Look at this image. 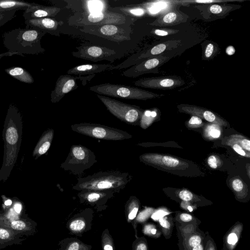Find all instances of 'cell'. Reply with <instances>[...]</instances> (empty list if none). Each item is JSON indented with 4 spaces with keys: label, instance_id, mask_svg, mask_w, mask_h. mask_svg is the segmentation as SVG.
<instances>
[{
    "label": "cell",
    "instance_id": "7",
    "mask_svg": "<svg viewBox=\"0 0 250 250\" xmlns=\"http://www.w3.org/2000/svg\"><path fill=\"white\" fill-rule=\"evenodd\" d=\"M107 110L122 122L132 125H140L144 111L139 106L124 103L109 97L96 94Z\"/></svg>",
    "mask_w": 250,
    "mask_h": 250
},
{
    "label": "cell",
    "instance_id": "12",
    "mask_svg": "<svg viewBox=\"0 0 250 250\" xmlns=\"http://www.w3.org/2000/svg\"><path fill=\"white\" fill-rule=\"evenodd\" d=\"M140 160L147 165L161 167L166 169L185 168L188 164L168 155L156 153H145L140 156Z\"/></svg>",
    "mask_w": 250,
    "mask_h": 250
},
{
    "label": "cell",
    "instance_id": "50",
    "mask_svg": "<svg viewBox=\"0 0 250 250\" xmlns=\"http://www.w3.org/2000/svg\"><path fill=\"white\" fill-rule=\"evenodd\" d=\"M192 250H203V248L201 245L199 244L193 247Z\"/></svg>",
    "mask_w": 250,
    "mask_h": 250
},
{
    "label": "cell",
    "instance_id": "44",
    "mask_svg": "<svg viewBox=\"0 0 250 250\" xmlns=\"http://www.w3.org/2000/svg\"><path fill=\"white\" fill-rule=\"evenodd\" d=\"M238 241V237L234 233H231L228 237V243L230 245H235Z\"/></svg>",
    "mask_w": 250,
    "mask_h": 250
},
{
    "label": "cell",
    "instance_id": "15",
    "mask_svg": "<svg viewBox=\"0 0 250 250\" xmlns=\"http://www.w3.org/2000/svg\"><path fill=\"white\" fill-rule=\"evenodd\" d=\"M25 23L32 29L59 36L60 28L63 24L62 21H58L52 18H42L26 20Z\"/></svg>",
    "mask_w": 250,
    "mask_h": 250
},
{
    "label": "cell",
    "instance_id": "37",
    "mask_svg": "<svg viewBox=\"0 0 250 250\" xmlns=\"http://www.w3.org/2000/svg\"><path fill=\"white\" fill-rule=\"evenodd\" d=\"M232 187L236 192L242 191L244 188L243 182L238 178H235L232 182Z\"/></svg>",
    "mask_w": 250,
    "mask_h": 250
},
{
    "label": "cell",
    "instance_id": "17",
    "mask_svg": "<svg viewBox=\"0 0 250 250\" xmlns=\"http://www.w3.org/2000/svg\"><path fill=\"white\" fill-rule=\"evenodd\" d=\"M179 110L181 112L188 113L193 116L204 118L206 121L215 123L221 125H226V123L212 112L205 108L196 105L181 104L178 105Z\"/></svg>",
    "mask_w": 250,
    "mask_h": 250
},
{
    "label": "cell",
    "instance_id": "27",
    "mask_svg": "<svg viewBox=\"0 0 250 250\" xmlns=\"http://www.w3.org/2000/svg\"><path fill=\"white\" fill-rule=\"evenodd\" d=\"M171 43H162L158 44L149 50L141 54L137 58L138 60L153 57L162 54Z\"/></svg>",
    "mask_w": 250,
    "mask_h": 250
},
{
    "label": "cell",
    "instance_id": "14",
    "mask_svg": "<svg viewBox=\"0 0 250 250\" xmlns=\"http://www.w3.org/2000/svg\"><path fill=\"white\" fill-rule=\"evenodd\" d=\"M88 32L99 35L108 39L116 41H122L128 39L125 31L122 28L114 24L87 26Z\"/></svg>",
    "mask_w": 250,
    "mask_h": 250
},
{
    "label": "cell",
    "instance_id": "48",
    "mask_svg": "<svg viewBox=\"0 0 250 250\" xmlns=\"http://www.w3.org/2000/svg\"><path fill=\"white\" fill-rule=\"evenodd\" d=\"M235 49L232 46H229L226 49V53L229 55H232L235 53Z\"/></svg>",
    "mask_w": 250,
    "mask_h": 250
},
{
    "label": "cell",
    "instance_id": "49",
    "mask_svg": "<svg viewBox=\"0 0 250 250\" xmlns=\"http://www.w3.org/2000/svg\"><path fill=\"white\" fill-rule=\"evenodd\" d=\"M136 250H147V248L145 244L141 243L137 246Z\"/></svg>",
    "mask_w": 250,
    "mask_h": 250
},
{
    "label": "cell",
    "instance_id": "22",
    "mask_svg": "<svg viewBox=\"0 0 250 250\" xmlns=\"http://www.w3.org/2000/svg\"><path fill=\"white\" fill-rule=\"evenodd\" d=\"M186 19L185 16L179 12L171 11L157 18L150 24L160 26H172L184 22Z\"/></svg>",
    "mask_w": 250,
    "mask_h": 250
},
{
    "label": "cell",
    "instance_id": "19",
    "mask_svg": "<svg viewBox=\"0 0 250 250\" xmlns=\"http://www.w3.org/2000/svg\"><path fill=\"white\" fill-rule=\"evenodd\" d=\"M60 7L46 6L38 4L26 8L23 15L25 20L51 18L55 17L60 11Z\"/></svg>",
    "mask_w": 250,
    "mask_h": 250
},
{
    "label": "cell",
    "instance_id": "33",
    "mask_svg": "<svg viewBox=\"0 0 250 250\" xmlns=\"http://www.w3.org/2000/svg\"><path fill=\"white\" fill-rule=\"evenodd\" d=\"M202 125V119L195 116H192L188 123V126L191 128L199 127Z\"/></svg>",
    "mask_w": 250,
    "mask_h": 250
},
{
    "label": "cell",
    "instance_id": "30",
    "mask_svg": "<svg viewBox=\"0 0 250 250\" xmlns=\"http://www.w3.org/2000/svg\"><path fill=\"white\" fill-rule=\"evenodd\" d=\"M233 8L230 6L221 5L217 4H213L209 7L210 12L213 14L221 15L227 14Z\"/></svg>",
    "mask_w": 250,
    "mask_h": 250
},
{
    "label": "cell",
    "instance_id": "2",
    "mask_svg": "<svg viewBox=\"0 0 250 250\" xmlns=\"http://www.w3.org/2000/svg\"><path fill=\"white\" fill-rule=\"evenodd\" d=\"M132 176L118 170L102 171L77 178L72 188L77 190H111L119 192L131 181Z\"/></svg>",
    "mask_w": 250,
    "mask_h": 250
},
{
    "label": "cell",
    "instance_id": "52",
    "mask_svg": "<svg viewBox=\"0 0 250 250\" xmlns=\"http://www.w3.org/2000/svg\"><path fill=\"white\" fill-rule=\"evenodd\" d=\"M20 54V53H17V52H9L8 53H4V54H0V57H2L3 56H4V55H12L13 54Z\"/></svg>",
    "mask_w": 250,
    "mask_h": 250
},
{
    "label": "cell",
    "instance_id": "39",
    "mask_svg": "<svg viewBox=\"0 0 250 250\" xmlns=\"http://www.w3.org/2000/svg\"><path fill=\"white\" fill-rule=\"evenodd\" d=\"M218 159L214 155L210 156L208 159L209 166L212 168H216L218 167Z\"/></svg>",
    "mask_w": 250,
    "mask_h": 250
},
{
    "label": "cell",
    "instance_id": "18",
    "mask_svg": "<svg viewBox=\"0 0 250 250\" xmlns=\"http://www.w3.org/2000/svg\"><path fill=\"white\" fill-rule=\"evenodd\" d=\"M0 226L26 236L33 235L37 231V223L29 217L6 223Z\"/></svg>",
    "mask_w": 250,
    "mask_h": 250
},
{
    "label": "cell",
    "instance_id": "40",
    "mask_svg": "<svg viewBox=\"0 0 250 250\" xmlns=\"http://www.w3.org/2000/svg\"><path fill=\"white\" fill-rule=\"evenodd\" d=\"M1 197L2 198L3 202L2 204V209H5L6 208H9L12 204V199L7 198L4 195H2Z\"/></svg>",
    "mask_w": 250,
    "mask_h": 250
},
{
    "label": "cell",
    "instance_id": "21",
    "mask_svg": "<svg viewBox=\"0 0 250 250\" xmlns=\"http://www.w3.org/2000/svg\"><path fill=\"white\" fill-rule=\"evenodd\" d=\"M54 136L53 129H48L42 134L36 144L32 156L35 160L45 154L49 149Z\"/></svg>",
    "mask_w": 250,
    "mask_h": 250
},
{
    "label": "cell",
    "instance_id": "3",
    "mask_svg": "<svg viewBox=\"0 0 250 250\" xmlns=\"http://www.w3.org/2000/svg\"><path fill=\"white\" fill-rule=\"evenodd\" d=\"M88 89L97 94L129 100H146L164 96L134 86L110 83L91 86Z\"/></svg>",
    "mask_w": 250,
    "mask_h": 250
},
{
    "label": "cell",
    "instance_id": "25",
    "mask_svg": "<svg viewBox=\"0 0 250 250\" xmlns=\"http://www.w3.org/2000/svg\"><path fill=\"white\" fill-rule=\"evenodd\" d=\"M9 75L19 81L28 83L34 82L31 75L24 69L20 67H10L5 70Z\"/></svg>",
    "mask_w": 250,
    "mask_h": 250
},
{
    "label": "cell",
    "instance_id": "53",
    "mask_svg": "<svg viewBox=\"0 0 250 250\" xmlns=\"http://www.w3.org/2000/svg\"><path fill=\"white\" fill-rule=\"evenodd\" d=\"M104 250H113V248L111 245H106L104 247Z\"/></svg>",
    "mask_w": 250,
    "mask_h": 250
},
{
    "label": "cell",
    "instance_id": "11",
    "mask_svg": "<svg viewBox=\"0 0 250 250\" xmlns=\"http://www.w3.org/2000/svg\"><path fill=\"white\" fill-rule=\"evenodd\" d=\"M126 21V17L122 14L108 12H92L84 15L80 23L88 25L123 24Z\"/></svg>",
    "mask_w": 250,
    "mask_h": 250
},
{
    "label": "cell",
    "instance_id": "4",
    "mask_svg": "<svg viewBox=\"0 0 250 250\" xmlns=\"http://www.w3.org/2000/svg\"><path fill=\"white\" fill-rule=\"evenodd\" d=\"M97 162L96 155L91 149L82 145H73L60 167L74 175H80Z\"/></svg>",
    "mask_w": 250,
    "mask_h": 250
},
{
    "label": "cell",
    "instance_id": "16",
    "mask_svg": "<svg viewBox=\"0 0 250 250\" xmlns=\"http://www.w3.org/2000/svg\"><path fill=\"white\" fill-rule=\"evenodd\" d=\"M12 199L13 203L9 208L0 210V226L6 223L28 217V214L25 213L23 203L16 197H13Z\"/></svg>",
    "mask_w": 250,
    "mask_h": 250
},
{
    "label": "cell",
    "instance_id": "54",
    "mask_svg": "<svg viewBox=\"0 0 250 250\" xmlns=\"http://www.w3.org/2000/svg\"><path fill=\"white\" fill-rule=\"evenodd\" d=\"M156 229H151V233L152 234H155L156 233Z\"/></svg>",
    "mask_w": 250,
    "mask_h": 250
},
{
    "label": "cell",
    "instance_id": "36",
    "mask_svg": "<svg viewBox=\"0 0 250 250\" xmlns=\"http://www.w3.org/2000/svg\"><path fill=\"white\" fill-rule=\"evenodd\" d=\"M177 32L178 30L170 29H155L153 31L154 33L156 35L159 36H166L171 34H174Z\"/></svg>",
    "mask_w": 250,
    "mask_h": 250
},
{
    "label": "cell",
    "instance_id": "24",
    "mask_svg": "<svg viewBox=\"0 0 250 250\" xmlns=\"http://www.w3.org/2000/svg\"><path fill=\"white\" fill-rule=\"evenodd\" d=\"M114 193L111 190H82L79 193L80 197L91 203H95L102 199L108 197Z\"/></svg>",
    "mask_w": 250,
    "mask_h": 250
},
{
    "label": "cell",
    "instance_id": "9",
    "mask_svg": "<svg viewBox=\"0 0 250 250\" xmlns=\"http://www.w3.org/2000/svg\"><path fill=\"white\" fill-rule=\"evenodd\" d=\"M170 57L167 54H161L149 58L135 64L124 71L122 75L130 78H136L143 74L158 72V68L167 62Z\"/></svg>",
    "mask_w": 250,
    "mask_h": 250
},
{
    "label": "cell",
    "instance_id": "10",
    "mask_svg": "<svg viewBox=\"0 0 250 250\" xmlns=\"http://www.w3.org/2000/svg\"><path fill=\"white\" fill-rule=\"evenodd\" d=\"M141 87L159 90H171L185 84L184 80L176 76L143 78L134 82Z\"/></svg>",
    "mask_w": 250,
    "mask_h": 250
},
{
    "label": "cell",
    "instance_id": "26",
    "mask_svg": "<svg viewBox=\"0 0 250 250\" xmlns=\"http://www.w3.org/2000/svg\"><path fill=\"white\" fill-rule=\"evenodd\" d=\"M36 3L13 0H0V12L13 9H24L31 7Z\"/></svg>",
    "mask_w": 250,
    "mask_h": 250
},
{
    "label": "cell",
    "instance_id": "5",
    "mask_svg": "<svg viewBox=\"0 0 250 250\" xmlns=\"http://www.w3.org/2000/svg\"><path fill=\"white\" fill-rule=\"evenodd\" d=\"M45 33L33 29H20L18 31L15 30L5 36V42L11 41L12 43L16 42L6 45L9 50L11 48L12 52H15L16 50V52L19 53V52H24L33 54L32 51H33L34 53L38 52L35 49V47L44 50L40 45V40Z\"/></svg>",
    "mask_w": 250,
    "mask_h": 250
},
{
    "label": "cell",
    "instance_id": "51",
    "mask_svg": "<svg viewBox=\"0 0 250 250\" xmlns=\"http://www.w3.org/2000/svg\"><path fill=\"white\" fill-rule=\"evenodd\" d=\"M8 246L6 244H5L4 242L0 240V250L5 248Z\"/></svg>",
    "mask_w": 250,
    "mask_h": 250
},
{
    "label": "cell",
    "instance_id": "28",
    "mask_svg": "<svg viewBox=\"0 0 250 250\" xmlns=\"http://www.w3.org/2000/svg\"><path fill=\"white\" fill-rule=\"evenodd\" d=\"M228 142L236 143L248 151L250 150V141L241 135L238 134L231 135Z\"/></svg>",
    "mask_w": 250,
    "mask_h": 250
},
{
    "label": "cell",
    "instance_id": "6",
    "mask_svg": "<svg viewBox=\"0 0 250 250\" xmlns=\"http://www.w3.org/2000/svg\"><path fill=\"white\" fill-rule=\"evenodd\" d=\"M71 128L74 132L98 139L121 141L132 137L125 131L96 123L75 124L71 125Z\"/></svg>",
    "mask_w": 250,
    "mask_h": 250
},
{
    "label": "cell",
    "instance_id": "29",
    "mask_svg": "<svg viewBox=\"0 0 250 250\" xmlns=\"http://www.w3.org/2000/svg\"><path fill=\"white\" fill-rule=\"evenodd\" d=\"M117 8L124 14L130 16H142L144 14L145 12V10L143 8L137 7H129L128 6H126L122 7H120Z\"/></svg>",
    "mask_w": 250,
    "mask_h": 250
},
{
    "label": "cell",
    "instance_id": "46",
    "mask_svg": "<svg viewBox=\"0 0 250 250\" xmlns=\"http://www.w3.org/2000/svg\"><path fill=\"white\" fill-rule=\"evenodd\" d=\"M160 224L164 228L168 229L170 224L168 221L164 218H161L159 219Z\"/></svg>",
    "mask_w": 250,
    "mask_h": 250
},
{
    "label": "cell",
    "instance_id": "20",
    "mask_svg": "<svg viewBox=\"0 0 250 250\" xmlns=\"http://www.w3.org/2000/svg\"><path fill=\"white\" fill-rule=\"evenodd\" d=\"M110 64H84L76 65L67 71V74L79 76L95 75L108 70L112 66Z\"/></svg>",
    "mask_w": 250,
    "mask_h": 250
},
{
    "label": "cell",
    "instance_id": "8",
    "mask_svg": "<svg viewBox=\"0 0 250 250\" xmlns=\"http://www.w3.org/2000/svg\"><path fill=\"white\" fill-rule=\"evenodd\" d=\"M77 51L73 52L74 57L97 62L103 60L113 62L117 59L116 52L104 46L93 44H83L76 47Z\"/></svg>",
    "mask_w": 250,
    "mask_h": 250
},
{
    "label": "cell",
    "instance_id": "23",
    "mask_svg": "<svg viewBox=\"0 0 250 250\" xmlns=\"http://www.w3.org/2000/svg\"><path fill=\"white\" fill-rule=\"evenodd\" d=\"M23 236L9 229L0 226V240L8 246L21 245L25 239Z\"/></svg>",
    "mask_w": 250,
    "mask_h": 250
},
{
    "label": "cell",
    "instance_id": "38",
    "mask_svg": "<svg viewBox=\"0 0 250 250\" xmlns=\"http://www.w3.org/2000/svg\"><path fill=\"white\" fill-rule=\"evenodd\" d=\"M179 197L183 201H189L193 198L192 193L188 190H183L179 194Z\"/></svg>",
    "mask_w": 250,
    "mask_h": 250
},
{
    "label": "cell",
    "instance_id": "41",
    "mask_svg": "<svg viewBox=\"0 0 250 250\" xmlns=\"http://www.w3.org/2000/svg\"><path fill=\"white\" fill-rule=\"evenodd\" d=\"M201 239L198 235H194L191 237L189 240V244L190 246L194 247L200 244Z\"/></svg>",
    "mask_w": 250,
    "mask_h": 250
},
{
    "label": "cell",
    "instance_id": "31",
    "mask_svg": "<svg viewBox=\"0 0 250 250\" xmlns=\"http://www.w3.org/2000/svg\"><path fill=\"white\" fill-rule=\"evenodd\" d=\"M207 128L205 131V134H206L208 137L210 138H218L221 135L220 130L216 125H213L207 126Z\"/></svg>",
    "mask_w": 250,
    "mask_h": 250
},
{
    "label": "cell",
    "instance_id": "13",
    "mask_svg": "<svg viewBox=\"0 0 250 250\" xmlns=\"http://www.w3.org/2000/svg\"><path fill=\"white\" fill-rule=\"evenodd\" d=\"M77 87L76 77L68 74L61 75L58 78L55 88L51 92V102H59L66 94L75 89Z\"/></svg>",
    "mask_w": 250,
    "mask_h": 250
},
{
    "label": "cell",
    "instance_id": "42",
    "mask_svg": "<svg viewBox=\"0 0 250 250\" xmlns=\"http://www.w3.org/2000/svg\"><path fill=\"white\" fill-rule=\"evenodd\" d=\"M168 214V212H166L164 210H158L154 212L151 216V218L155 220H159L160 218H163L164 216Z\"/></svg>",
    "mask_w": 250,
    "mask_h": 250
},
{
    "label": "cell",
    "instance_id": "35",
    "mask_svg": "<svg viewBox=\"0 0 250 250\" xmlns=\"http://www.w3.org/2000/svg\"><path fill=\"white\" fill-rule=\"evenodd\" d=\"M228 145L231 146L233 150L236 152L238 154L241 156L250 157L249 154H247L244 149L240 146L238 144L232 143V142H227Z\"/></svg>",
    "mask_w": 250,
    "mask_h": 250
},
{
    "label": "cell",
    "instance_id": "34",
    "mask_svg": "<svg viewBox=\"0 0 250 250\" xmlns=\"http://www.w3.org/2000/svg\"><path fill=\"white\" fill-rule=\"evenodd\" d=\"M85 226L84 222L82 220H76L73 221L70 225L71 230L78 231L82 230Z\"/></svg>",
    "mask_w": 250,
    "mask_h": 250
},
{
    "label": "cell",
    "instance_id": "32",
    "mask_svg": "<svg viewBox=\"0 0 250 250\" xmlns=\"http://www.w3.org/2000/svg\"><path fill=\"white\" fill-rule=\"evenodd\" d=\"M217 50L215 44L209 43L205 48L204 52V59H212V58L215 56Z\"/></svg>",
    "mask_w": 250,
    "mask_h": 250
},
{
    "label": "cell",
    "instance_id": "1",
    "mask_svg": "<svg viewBox=\"0 0 250 250\" xmlns=\"http://www.w3.org/2000/svg\"><path fill=\"white\" fill-rule=\"evenodd\" d=\"M23 123L20 112L11 106L8 109L2 130L4 142L3 161L0 169V182H5L16 163L22 135Z\"/></svg>",
    "mask_w": 250,
    "mask_h": 250
},
{
    "label": "cell",
    "instance_id": "43",
    "mask_svg": "<svg viewBox=\"0 0 250 250\" xmlns=\"http://www.w3.org/2000/svg\"><path fill=\"white\" fill-rule=\"evenodd\" d=\"M183 2H196V3H214V2H225L228 1L227 0H192V1H182Z\"/></svg>",
    "mask_w": 250,
    "mask_h": 250
},
{
    "label": "cell",
    "instance_id": "55",
    "mask_svg": "<svg viewBox=\"0 0 250 250\" xmlns=\"http://www.w3.org/2000/svg\"><path fill=\"white\" fill-rule=\"evenodd\" d=\"M188 210L189 211H190V212H191V211H192L193 210V209H192V207H191L190 206H188Z\"/></svg>",
    "mask_w": 250,
    "mask_h": 250
},
{
    "label": "cell",
    "instance_id": "47",
    "mask_svg": "<svg viewBox=\"0 0 250 250\" xmlns=\"http://www.w3.org/2000/svg\"><path fill=\"white\" fill-rule=\"evenodd\" d=\"M79 243L77 242H74L70 245L68 250H79Z\"/></svg>",
    "mask_w": 250,
    "mask_h": 250
},
{
    "label": "cell",
    "instance_id": "45",
    "mask_svg": "<svg viewBox=\"0 0 250 250\" xmlns=\"http://www.w3.org/2000/svg\"><path fill=\"white\" fill-rule=\"evenodd\" d=\"M180 219L182 221L184 222H189L192 220V216L188 214L187 213H182L180 215Z\"/></svg>",
    "mask_w": 250,
    "mask_h": 250
}]
</instances>
